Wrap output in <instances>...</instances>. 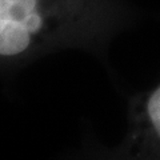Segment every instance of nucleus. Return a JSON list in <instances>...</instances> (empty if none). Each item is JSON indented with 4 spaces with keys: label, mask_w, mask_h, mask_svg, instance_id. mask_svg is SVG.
Wrapping results in <instances>:
<instances>
[{
    "label": "nucleus",
    "mask_w": 160,
    "mask_h": 160,
    "mask_svg": "<svg viewBox=\"0 0 160 160\" xmlns=\"http://www.w3.org/2000/svg\"><path fill=\"white\" fill-rule=\"evenodd\" d=\"M127 19L122 0H0V66L63 48L102 51Z\"/></svg>",
    "instance_id": "1"
},
{
    "label": "nucleus",
    "mask_w": 160,
    "mask_h": 160,
    "mask_svg": "<svg viewBox=\"0 0 160 160\" xmlns=\"http://www.w3.org/2000/svg\"><path fill=\"white\" fill-rule=\"evenodd\" d=\"M128 122L120 152L131 158L160 159V83L131 100Z\"/></svg>",
    "instance_id": "2"
}]
</instances>
